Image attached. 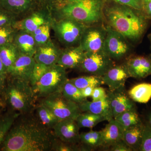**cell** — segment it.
I'll return each mask as SVG.
<instances>
[{"mask_svg": "<svg viewBox=\"0 0 151 151\" xmlns=\"http://www.w3.org/2000/svg\"><path fill=\"white\" fill-rule=\"evenodd\" d=\"M31 113L20 114L17 118L1 146V150H53L57 139L54 131L45 127Z\"/></svg>", "mask_w": 151, "mask_h": 151, "instance_id": "6da1fadb", "label": "cell"}, {"mask_svg": "<svg viewBox=\"0 0 151 151\" xmlns=\"http://www.w3.org/2000/svg\"><path fill=\"white\" fill-rule=\"evenodd\" d=\"M104 21L106 25L122 34L133 45L142 40L150 21L142 11L111 1H105Z\"/></svg>", "mask_w": 151, "mask_h": 151, "instance_id": "7a4b0ae2", "label": "cell"}, {"mask_svg": "<svg viewBox=\"0 0 151 151\" xmlns=\"http://www.w3.org/2000/svg\"><path fill=\"white\" fill-rule=\"evenodd\" d=\"M105 0H58L49 9L57 19L68 18L86 26L104 21Z\"/></svg>", "mask_w": 151, "mask_h": 151, "instance_id": "3957f363", "label": "cell"}, {"mask_svg": "<svg viewBox=\"0 0 151 151\" xmlns=\"http://www.w3.org/2000/svg\"><path fill=\"white\" fill-rule=\"evenodd\" d=\"M4 96L14 111L20 114L31 113L37 98L29 83L8 77Z\"/></svg>", "mask_w": 151, "mask_h": 151, "instance_id": "277c9868", "label": "cell"}, {"mask_svg": "<svg viewBox=\"0 0 151 151\" xmlns=\"http://www.w3.org/2000/svg\"><path fill=\"white\" fill-rule=\"evenodd\" d=\"M68 79L65 68L57 64L52 65L39 81L32 86L34 93L39 99L61 92Z\"/></svg>", "mask_w": 151, "mask_h": 151, "instance_id": "5b68a950", "label": "cell"}, {"mask_svg": "<svg viewBox=\"0 0 151 151\" xmlns=\"http://www.w3.org/2000/svg\"><path fill=\"white\" fill-rule=\"evenodd\" d=\"M51 27L54 30L58 41L66 47L76 46L79 42L86 26L68 18H52Z\"/></svg>", "mask_w": 151, "mask_h": 151, "instance_id": "8992f818", "label": "cell"}, {"mask_svg": "<svg viewBox=\"0 0 151 151\" xmlns=\"http://www.w3.org/2000/svg\"><path fill=\"white\" fill-rule=\"evenodd\" d=\"M107 25V32L103 50L114 61L120 60L131 55L134 45L123 35Z\"/></svg>", "mask_w": 151, "mask_h": 151, "instance_id": "52a82bcc", "label": "cell"}, {"mask_svg": "<svg viewBox=\"0 0 151 151\" xmlns=\"http://www.w3.org/2000/svg\"><path fill=\"white\" fill-rule=\"evenodd\" d=\"M40 102L51 110L60 121L68 119L76 120L82 113L78 104L68 100L61 92L44 97Z\"/></svg>", "mask_w": 151, "mask_h": 151, "instance_id": "ba28073f", "label": "cell"}, {"mask_svg": "<svg viewBox=\"0 0 151 151\" xmlns=\"http://www.w3.org/2000/svg\"><path fill=\"white\" fill-rule=\"evenodd\" d=\"M115 65V61L103 50L85 52L78 68L90 75L103 76Z\"/></svg>", "mask_w": 151, "mask_h": 151, "instance_id": "9c48e42d", "label": "cell"}, {"mask_svg": "<svg viewBox=\"0 0 151 151\" xmlns=\"http://www.w3.org/2000/svg\"><path fill=\"white\" fill-rule=\"evenodd\" d=\"M107 32L105 22L86 26L78 45L84 52L103 50Z\"/></svg>", "mask_w": 151, "mask_h": 151, "instance_id": "30bf717a", "label": "cell"}, {"mask_svg": "<svg viewBox=\"0 0 151 151\" xmlns=\"http://www.w3.org/2000/svg\"><path fill=\"white\" fill-rule=\"evenodd\" d=\"M35 63L33 57L20 54L13 65L7 70L8 77L30 83Z\"/></svg>", "mask_w": 151, "mask_h": 151, "instance_id": "8fae6325", "label": "cell"}, {"mask_svg": "<svg viewBox=\"0 0 151 151\" xmlns=\"http://www.w3.org/2000/svg\"><path fill=\"white\" fill-rule=\"evenodd\" d=\"M124 64L130 77L141 79L151 75V55H131Z\"/></svg>", "mask_w": 151, "mask_h": 151, "instance_id": "7c38bea8", "label": "cell"}, {"mask_svg": "<svg viewBox=\"0 0 151 151\" xmlns=\"http://www.w3.org/2000/svg\"><path fill=\"white\" fill-rule=\"evenodd\" d=\"M76 121L68 119L60 121L53 130L55 135L60 140L68 143L78 144L80 143V134Z\"/></svg>", "mask_w": 151, "mask_h": 151, "instance_id": "4fadbf2b", "label": "cell"}, {"mask_svg": "<svg viewBox=\"0 0 151 151\" xmlns=\"http://www.w3.org/2000/svg\"><path fill=\"white\" fill-rule=\"evenodd\" d=\"M113 119L125 111L136 108L134 101L125 93V88L107 93Z\"/></svg>", "mask_w": 151, "mask_h": 151, "instance_id": "5bb4252c", "label": "cell"}, {"mask_svg": "<svg viewBox=\"0 0 151 151\" xmlns=\"http://www.w3.org/2000/svg\"><path fill=\"white\" fill-rule=\"evenodd\" d=\"M43 10L33 13L25 18L17 20L12 27L17 30H22L32 34L39 27L45 24H51L52 17Z\"/></svg>", "mask_w": 151, "mask_h": 151, "instance_id": "9a60e30c", "label": "cell"}, {"mask_svg": "<svg viewBox=\"0 0 151 151\" xmlns=\"http://www.w3.org/2000/svg\"><path fill=\"white\" fill-rule=\"evenodd\" d=\"M102 77L104 84L108 86L110 91H113L125 87L126 81L130 76L124 63L116 64Z\"/></svg>", "mask_w": 151, "mask_h": 151, "instance_id": "2e32d148", "label": "cell"}, {"mask_svg": "<svg viewBox=\"0 0 151 151\" xmlns=\"http://www.w3.org/2000/svg\"><path fill=\"white\" fill-rule=\"evenodd\" d=\"M85 52L79 45L61 50L57 64L65 69L78 68L84 59Z\"/></svg>", "mask_w": 151, "mask_h": 151, "instance_id": "e0dca14e", "label": "cell"}, {"mask_svg": "<svg viewBox=\"0 0 151 151\" xmlns=\"http://www.w3.org/2000/svg\"><path fill=\"white\" fill-rule=\"evenodd\" d=\"M61 50L50 40L46 43L37 47L33 58L36 63L52 66L57 64Z\"/></svg>", "mask_w": 151, "mask_h": 151, "instance_id": "ac0fdd59", "label": "cell"}, {"mask_svg": "<svg viewBox=\"0 0 151 151\" xmlns=\"http://www.w3.org/2000/svg\"><path fill=\"white\" fill-rule=\"evenodd\" d=\"M78 105L82 112H89L103 116L108 122L113 119L108 96L96 101H89L86 99Z\"/></svg>", "mask_w": 151, "mask_h": 151, "instance_id": "d6986e66", "label": "cell"}, {"mask_svg": "<svg viewBox=\"0 0 151 151\" xmlns=\"http://www.w3.org/2000/svg\"><path fill=\"white\" fill-rule=\"evenodd\" d=\"M101 130L103 137V147L109 148L117 142L123 139L124 128L114 119L109 121Z\"/></svg>", "mask_w": 151, "mask_h": 151, "instance_id": "ffe728a7", "label": "cell"}, {"mask_svg": "<svg viewBox=\"0 0 151 151\" xmlns=\"http://www.w3.org/2000/svg\"><path fill=\"white\" fill-rule=\"evenodd\" d=\"M13 43L20 54L33 57L36 50L37 45L34 38L29 33L17 30Z\"/></svg>", "mask_w": 151, "mask_h": 151, "instance_id": "44dd1931", "label": "cell"}, {"mask_svg": "<svg viewBox=\"0 0 151 151\" xmlns=\"http://www.w3.org/2000/svg\"><path fill=\"white\" fill-rule=\"evenodd\" d=\"M144 126L141 122L124 129L123 140L133 151H139Z\"/></svg>", "mask_w": 151, "mask_h": 151, "instance_id": "7402d4cb", "label": "cell"}, {"mask_svg": "<svg viewBox=\"0 0 151 151\" xmlns=\"http://www.w3.org/2000/svg\"><path fill=\"white\" fill-rule=\"evenodd\" d=\"M35 6L33 0H0V7L17 16L27 12Z\"/></svg>", "mask_w": 151, "mask_h": 151, "instance_id": "603a6c76", "label": "cell"}, {"mask_svg": "<svg viewBox=\"0 0 151 151\" xmlns=\"http://www.w3.org/2000/svg\"><path fill=\"white\" fill-rule=\"evenodd\" d=\"M128 94L134 102L147 103L151 99V84L143 83L137 84L129 90Z\"/></svg>", "mask_w": 151, "mask_h": 151, "instance_id": "cb8c5ba5", "label": "cell"}, {"mask_svg": "<svg viewBox=\"0 0 151 151\" xmlns=\"http://www.w3.org/2000/svg\"><path fill=\"white\" fill-rule=\"evenodd\" d=\"M19 55L18 50L13 42L0 46V59L6 71L13 65Z\"/></svg>", "mask_w": 151, "mask_h": 151, "instance_id": "d4e9b609", "label": "cell"}, {"mask_svg": "<svg viewBox=\"0 0 151 151\" xmlns=\"http://www.w3.org/2000/svg\"><path fill=\"white\" fill-rule=\"evenodd\" d=\"M35 108L37 116L40 122L47 128L53 129L55 125L60 122L59 119L51 110L41 102Z\"/></svg>", "mask_w": 151, "mask_h": 151, "instance_id": "484cf974", "label": "cell"}, {"mask_svg": "<svg viewBox=\"0 0 151 151\" xmlns=\"http://www.w3.org/2000/svg\"><path fill=\"white\" fill-rule=\"evenodd\" d=\"M79 128H88L92 129L96 125L107 121L105 117L89 112H82L76 120Z\"/></svg>", "mask_w": 151, "mask_h": 151, "instance_id": "4316f807", "label": "cell"}, {"mask_svg": "<svg viewBox=\"0 0 151 151\" xmlns=\"http://www.w3.org/2000/svg\"><path fill=\"white\" fill-rule=\"evenodd\" d=\"M80 143L91 149L103 147V140L101 131L91 130L80 134Z\"/></svg>", "mask_w": 151, "mask_h": 151, "instance_id": "83f0119b", "label": "cell"}, {"mask_svg": "<svg viewBox=\"0 0 151 151\" xmlns=\"http://www.w3.org/2000/svg\"><path fill=\"white\" fill-rule=\"evenodd\" d=\"M69 81L80 89L91 85L100 86L104 84L102 76L90 75L69 79Z\"/></svg>", "mask_w": 151, "mask_h": 151, "instance_id": "f1b7e54d", "label": "cell"}, {"mask_svg": "<svg viewBox=\"0 0 151 151\" xmlns=\"http://www.w3.org/2000/svg\"><path fill=\"white\" fill-rule=\"evenodd\" d=\"M114 119L122 124L124 129L142 122L136 108L125 111Z\"/></svg>", "mask_w": 151, "mask_h": 151, "instance_id": "f546056e", "label": "cell"}, {"mask_svg": "<svg viewBox=\"0 0 151 151\" xmlns=\"http://www.w3.org/2000/svg\"><path fill=\"white\" fill-rule=\"evenodd\" d=\"M61 92L68 100L78 104L86 100L82 96L81 89L73 85L69 79H68L63 86Z\"/></svg>", "mask_w": 151, "mask_h": 151, "instance_id": "4dcf8cb0", "label": "cell"}, {"mask_svg": "<svg viewBox=\"0 0 151 151\" xmlns=\"http://www.w3.org/2000/svg\"><path fill=\"white\" fill-rule=\"evenodd\" d=\"M19 113H8L0 117V147L17 118L20 115Z\"/></svg>", "mask_w": 151, "mask_h": 151, "instance_id": "1f68e13d", "label": "cell"}, {"mask_svg": "<svg viewBox=\"0 0 151 151\" xmlns=\"http://www.w3.org/2000/svg\"><path fill=\"white\" fill-rule=\"evenodd\" d=\"M17 31L12 25L0 27V46L13 42Z\"/></svg>", "mask_w": 151, "mask_h": 151, "instance_id": "d6a6232c", "label": "cell"}, {"mask_svg": "<svg viewBox=\"0 0 151 151\" xmlns=\"http://www.w3.org/2000/svg\"><path fill=\"white\" fill-rule=\"evenodd\" d=\"M50 66L36 62L30 80V84L32 86H34L39 81Z\"/></svg>", "mask_w": 151, "mask_h": 151, "instance_id": "836d02e7", "label": "cell"}, {"mask_svg": "<svg viewBox=\"0 0 151 151\" xmlns=\"http://www.w3.org/2000/svg\"><path fill=\"white\" fill-rule=\"evenodd\" d=\"M17 15L0 7V27L12 25L17 21Z\"/></svg>", "mask_w": 151, "mask_h": 151, "instance_id": "e575fe53", "label": "cell"}, {"mask_svg": "<svg viewBox=\"0 0 151 151\" xmlns=\"http://www.w3.org/2000/svg\"><path fill=\"white\" fill-rule=\"evenodd\" d=\"M139 151H151V128L147 123L144 126Z\"/></svg>", "mask_w": 151, "mask_h": 151, "instance_id": "d590c367", "label": "cell"}, {"mask_svg": "<svg viewBox=\"0 0 151 151\" xmlns=\"http://www.w3.org/2000/svg\"><path fill=\"white\" fill-rule=\"evenodd\" d=\"M50 27H49L41 33L37 35L33 36L37 46L46 43L50 40Z\"/></svg>", "mask_w": 151, "mask_h": 151, "instance_id": "8d00e7d4", "label": "cell"}, {"mask_svg": "<svg viewBox=\"0 0 151 151\" xmlns=\"http://www.w3.org/2000/svg\"><path fill=\"white\" fill-rule=\"evenodd\" d=\"M111 1L120 4L128 6L138 10L142 9V0H105Z\"/></svg>", "mask_w": 151, "mask_h": 151, "instance_id": "74e56055", "label": "cell"}, {"mask_svg": "<svg viewBox=\"0 0 151 151\" xmlns=\"http://www.w3.org/2000/svg\"><path fill=\"white\" fill-rule=\"evenodd\" d=\"M107 97V93L105 89L100 86L95 87L92 95V101H96L101 100Z\"/></svg>", "mask_w": 151, "mask_h": 151, "instance_id": "f35d334b", "label": "cell"}, {"mask_svg": "<svg viewBox=\"0 0 151 151\" xmlns=\"http://www.w3.org/2000/svg\"><path fill=\"white\" fill-rule=\"evenodd\" d=\"M111 151H132V150L123 139L117 142L110 147Z\"/></svg>", "mask_w": 151, "mask_h": 151, "instance_id": "ab89813d", "label": "cell"}, {"mask_svg": "<svg viewBox=\"0 0 151 151\" xmlns=\"http://www.w3.org/2000/svg\"><path fill=\"white\" fill-rule=\"evenodd\" d=\"M142 12L149 20H151V0H142Z\"/></svg>", "mask_w": 151, "mask_h": 151, "instance_id": "60d3db41", "label": "cell"}, {"mask_svg": "<svg viewBox=\"0 0 151 151\" xmlns=\"http://www.w3.org/2000/svg\"><path fill=\"white\" fill-rule=\"evenodd\" d=\"M36 6L48 10L58 0H33Z\"/></svg>", "mask_w": 151, "mask_h": 151, "instance_id": "b9f144b4", "label": "cell"}, {"mask_svg": "<svg viewBox=\"0 0 151 151\" xmlns=\"http://www.w3.org/2000/svg\"><path fill=\"white\" fill-rule=\"evenodd\" d=\"M96 86H97L95 85H91V86H87L84 89H81V91L82 96L86 99H87V97H91L93 90Z\"/></svg>", "mask_w": 151, "mask_h": 151, "instance_id": "7bdbcfd3", "label": "cell"}, {"mask_svg": "<svg viewBox=\"0 0 151 151\" xmlns=\"http://www.w3.org/2000/svg\"><path fill=\"white\" fill-rule=\"evenodd\" d=\"M7 79L0 76V94L4 96V92L6 84Z\"/></svg>", "mask_w": 151, "mask_h": 151, "instance_id": "ee69618b", "label": "cell"}, {"mask_svg": "<svg viewBox=\"0 0 151 151\" xmlns=\"http://www.w3.org/2000/svg\"><path fill=\"white\" fill-rule=\"evenodd\" d=\"M147 119L146 123L151 128V112H150L147 115Z\"/></svg>", "mask_w": 151, "mask_h": 151, "instance_id": "f6af8a7d", "label": "cell"}, {"mask_svg": "<svg viewBox=\"0 0 151 151\" xmlns=\"http://www.w3.org/2000/svg\"><path fill=\"white\" fill-rule=\"evenodd\" d=\"M148 38L149 41H150V43L151 48V33L149 34L147 36Z\"/></svg>", "mask_w": 151, "mask_h": 151, "instance_id": "bcb514c9", "label": "cell"}, {"mask_svg": "<svg viewBox=\"0 0 151 151\" xmlns=\"http://www.w3.org/2000/svg\"><path fill=\"white\" fill-rule=\"evenodd\" d=\"M4 106V104L3 102L0 99V107H3Z\"/></svg>", "mask_w": 151, "mask_h": 151, "instance_id": "7dc6e473", "label": "cell"}, {"mask_svg": "<svg viewBox=\"0 0 151 151\" xmlns=\"http://www.w3.org/2000/svg\"><path fill=\"white\" fill-rule=\"evenodd\" d=\"M1 108V107H0V108Z\"/></svg>", "mask_w": 151, "mask_h": 151, "instance_id": "c3c4849f", "label": "cell"}]
</instances>
